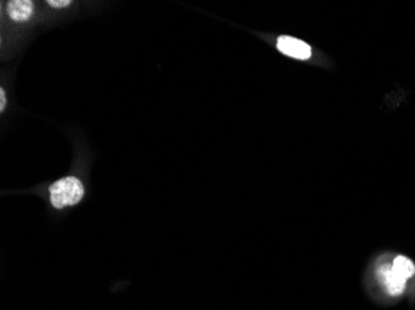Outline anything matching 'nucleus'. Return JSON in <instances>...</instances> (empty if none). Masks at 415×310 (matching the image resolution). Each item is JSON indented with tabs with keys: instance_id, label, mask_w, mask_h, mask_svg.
<instances>
[{
	"instance_id": "f257e3e1",
	"label": "nucleus",
	"mask_w": 415,
	"mask_h": 310,
	"mask_svg": "<svg viewBox=\"0 0 415 310\" xmlns=\"http://www.w3.org/2000/svg\"><path fill=\"white\" fill-rule=\"evenodd\" d=\"M49 191L52 206L58 210L79 204L85 194L84 185L75 177L60 179L50 186Z\"/></svg>"
},
{
	"instance_id": "f03ea898",
	"label": "nucleus",
	"mask_w": 415,
	"mask_h": 310,
	"mask_svg": "<svg viewBox=\"0 0 415 310\" xmlns=\"http://www.w3.org/2000/svg\"><path fill=\"white\" fill-rule=\"evenodd\" d=\"M277 49L283 55L297 60H307L312 55L311 47L308 44L291 36H280L277 39Z\"/></svg>"
},
{
	"instance_id": "7ed1b4c3",
	"label": "nucleus",
	"mask_w": 415,
	"mask_h": 310,
	"mask_svg": "<svg viewBox=\"0 0 415 310\" xmlns=\"http://www.w3.org/2000/svg\"><path fill=\"white\" fill-rule=\"evenodd\" d=\"M378 277L386 288V292L391 295H399L403 293L407 281L393 270L392 266L383 264L378 268Z\"/></svg>"
},
{
	"instance_id": "20e7f679",
	"label": "nucleus",
	"mask_w": 415,
	"mask_h": 310,
	"mask_svg": "<svg viewBox=\"0 0 415 310\" xmlns=\"http://www.w3.org/2000/svg\"><path fill=\"white\" fill-rule=\"evenodd\" d=\"M6 10L14 22L23 23L29 20L31 17L34 10V4L30 0H12L8 3Z\"/></svg>"
},
{
	"instance_id": "39448f33",
	"label": "nucleus",
	"mask_w": 415,
	"mask_h": 310,
	"mask_svg": "<svg viewBox=\"0 0 415 310\" xmlns=\"http://www.w3.org/2000/svg\"><path fill=\"white\" fill-rule=\"evenodd\" d=\"M393 270L398 273L399 276L404 278L405 281H408L409 278L415 275V266L409 259L404 257V256H398L397 259H394L392 264Z\"/></svg>"
},
{
	"instance_id": "423d86ee",
	"label": "nucleus",
	"mask_w": 415,
	"mask_h": 310,
	"mask_svg": "<svg viewBox=\"0 0 415 310\" xmlns=\"http://www.w3.org/2000/svg\"><path fill=\"white\" fill-rule=\"evenodd\" d=\"M47 4L54 6V8H66L71 4V1L70 0H49Z\"/></svg>"
},
{
	"instance_id": "0eeeda50",
	"label": "nucleus",
	"mask_w": 415,
	"mask_h": 310,
	"mask_svg": "<svg viewBox=\"0 0 415 310\" xmlns=\"http://www.w3.org/2000/svg\"><path fill=\"white\" fill-rule=\"evenodd\" d=\"M6 92H4V90L1 88L0 90V112H3L4 109H6Z\"/></svg>"
}]
</instances>
